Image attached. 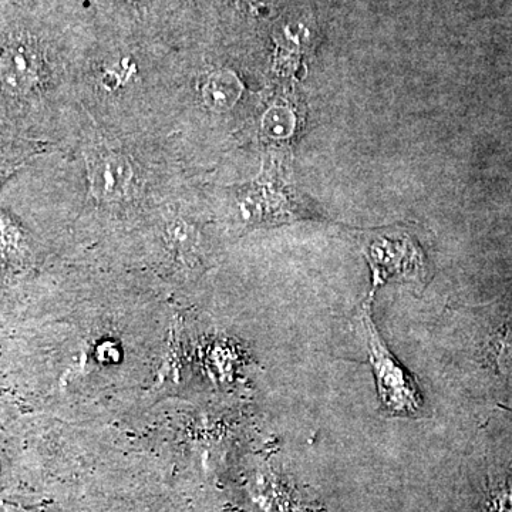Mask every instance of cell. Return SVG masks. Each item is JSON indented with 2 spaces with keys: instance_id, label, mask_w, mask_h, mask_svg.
<instances>
[{
  "instance_id": "cell-1",
  "label": "cell",
  "mask_w": 512,
  "mask_h": 512,
  "mask_svg": "<svg viewBox=\"0 0 512 512\" xmlns=\"http://www.w3.org/2000/svg\"><path fill=\"white\" fill-rule=\"evenodd\" d=\"M363 323L366 325L367 340H369L370 357L377 376L380 397L389 412L396 414H413L419 412L421 400L417 393L416 384L412 377L397 365L396 360L384 348L382 340L370 322L369 315L363 313Z\"/></svg>"
},
{
  "instance_id": "cell-2",
  "label": "cell",
  "mask_w": 512,
  "mask_h": 512,
  "mask_svg": "<svg viewBox=\"0 0 512 512\" xmlns=\"http://www.w3.org/2000/svg\"><path fill=\"white\" fill-rule=\"evenodd\" d=\"M133 167L119 153H100L89 160V187L97 200H120L133 181Z\"/></svg>"
},
{
  "instance_id": "cell-3",
  "label": "cell",
  "mask_w": 512,
  "mask_h": 512,
  "mask_svg": "<svg viewBox=\"0 0 512 512\" xmlns=\"http://www.w3.org/2000/svg\"><path fill=\"white\" fill-rule=\"evenodd\" d=\"M36 50L25 42H13L0 50V84L12 96H25L39 80Z\"/></svg>"
},
{
  "instance_id": "cell-4",
  "label": "cell",
  "mask_w": 512,
  "mask_h": 512,
  "mask_svg": "<svg viewBox=\"0 0 512 512\" xmlns=\"http://www.w3.org/2000/svg\"><path fill=\"white\" fill-rule=\"evenodd\" d=\"M242 87L235 74L221 70L212 73L202 87V101L212 111L222 113L232 109L241 96Z\"/></svg>"
},
{
  "instance_id": "cell-5",
  "label": "cell",
  "mask_w": 512,
  "mask_h": 512,
  "mask_svg": "<svg viewBox=\"0 0 512 512\" xmlns=\"http://www.w3.org/2000/svg\"><path fill=\"white\" fill-rule=\"evenodd\" d=\"M291 119L289 111L282 107H275L264 117V130L269 137L282 138L291 133Z\"/></svg>"
},
{
  "instance_id": "cell-6",
  "label": "cell",
  "mask_w": 512,
  "mask_h": 512,
  "mask_svg": "<svg viewBox=\"0 0 512 512\" xmlns=\"http://www.w3.org/2000/svg\"><path fill=\"white\" fill-rule=\"evenodd\" d=\"M494 357L504 375H512V329L504 330L495 340Z\"/></svg>"
},
{
  "instance_id": "cell-7",
  "label": "cell",
  "mask_w": 512,
  "mask_h": 512,
  "mask_svg": "<svg viewBox=\"0 0 512 512\" xmlns=\"http://www.w3.org/2000/svg\"><path fill=\"white\" fill-rule=\"evenodd\" d=\"M490 512H512V488H503L494 495Z\"/></svg>"
}]
</instances>
